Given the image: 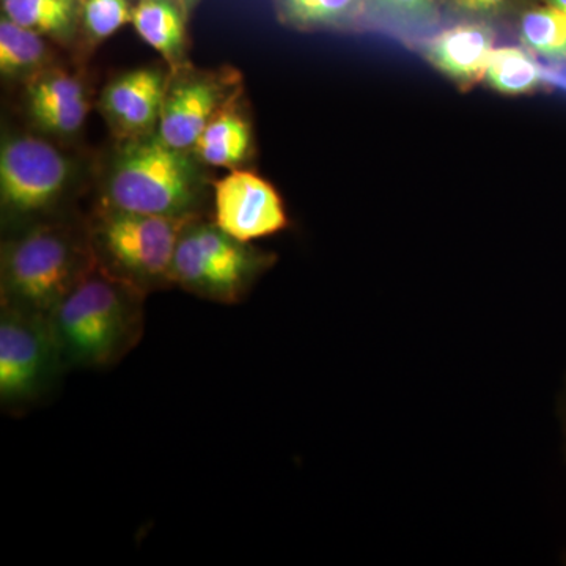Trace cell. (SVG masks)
I'll return each mask as SVG.
<instances>
[{
  "label": "cell",
  "mask_w": 566,
  "mask_h": 566,
  "mask_svg": "<svg viewBox=\"0 0 566 566\" xmlns=\"http://www.w3.org/2000/svg\"><path fill=\"white\" fill-rule=\"evenodd\" d=\"M145 293L95 262L50 316L66 368H109L139 344Z\"/></svg>",
  "instance_id": "obj_1"
},
{
  "label": "cell",
  "mask_w": 566,
  "mask_h": 566,
  "mask_svg": "<svg viewBox=\"0 0 566 566\" xmlns=\"http://www.w3.org/2000/svg\"><path fill=\"white\" fill-rule=\"evenodd\" d=\"M197 156L170 147L158 133L128 137L115 153L107 200L117 210L158 216H193L203 182Z\"/></svg>",
  "instance_id": "obj_2"
},
{
  "label": "cell",
  "mask_w": 566,
  "mask_h": 566,
  "mask_svg": "<svg viewBox=\"0 0 566 566\" xmlns=\"http://www.w3.org/2000/svg\"><path fill=\"white\" fill-rule=\"evenodd\" d=\"M95 262L66 230L33 227L3 245L2 305L50 318Z\"/></svg>",
  "instance_id": "obj_3"
},
{
  "label": "cell",
  "mask_w": 566,
  "mask_h": 566,
  "mask_svg": "<svg viewBox=\"0 0 566 566\" xmlns=\"http://www.w3.org/2000/svg\"><path fill=\"white\" fill-rule=\"evenodd\" d=\"M193 216L144 214L107 208L92 229V251L104 270L142 293L172 283V264L182 232Z\"/></svg>",
  "instance_id": "obj_4"
},
{
  "label": "cell",
  "mask_w": 566,
  "mask_h": 566,
  "mask_svg": "<svg viewBox=\"0 0 566 566\" xmlns=\"http://www.w3.org/2000/svg\"><path fill=\"white\" fill-rule=\"evenodd\" d=\"M274 260L273 253L234 240L214 222H192L178 241L172 283L203 300L237 304Z\"/></svg>",
  "instance_id": "obj_5"
},
{
  "label": "cell",
  "mask_w": 566,
  "mask_h": 566,
  "mask_svg": "<svg viewBox=\"0 0 566 566\" xmlns=\"http://www.w3.org/2000/svg\"><path fill=\"white\" fill-rule=\"evenodd\" d=\"M50 318L2 305L0 401L6 409L36 403L65 370Z\"/></svg>",
  "instance_id": "obj_6"
},
{
  "label": "cell",
  "mask_w": 566,
  "mask_h": 566,
  "mask_svg": "<svg viewBox=\"0 0 566 566\" xmlns=\"http://www.w3.org/2000/svg\"><path fill=\"white\" fill-rule=\"evenodd\" d=\"M71 164L62 151L32 136L3 142L0 150V197L7 211L36 214L65 192Z\"/></svg>",
  "instance_id": "obj_7"
},
{
  "label": "cell",
  "mask_w": 566,
  "mask_h": 566,
  "mask_svg": "<svg viewBox=\"0 0 566 566\" xmlns=\"http://www.w3.org/2000/svg\"><path fill=\"white\" fill-rule=\"evenodd\" d=\"M214 223L234 240L252 243L289 227L281 193L249 170H233L214 185Z\"/></svg>",
  "instance_id": "obj_8"
},
{
  "label": "cell",
  "mask_w": 566,
  "mask_h": 566,
  "mask_svg": "<svg viewBox=\"0 0 566 566\" xmlns=\"http://www.w3.org/2000/svg\"><path fill=\"white\" fill-rule=\"evenodd\" d=\"M494 50L495 32L490 22L468 20L434 33L423 44L422 55L446 80L468 92L485 80Z\"/></svg>",
  "instance_id": "obj_9"
},
{
  "label": "cell",
  "mask_w": 566,
  "mask_h": 566,
  "mask_svg": "<svg viewBox=\"0 0 566 566\" xmlns=\"http://www.w3.org/2000/svg\"><path fill=\"white\" fill-rule=\"evenodd\" d=\"M221 82L208 76L185 77L166 88L159 118V137L170 147L192 150L208 123L221 112Z\"/></svg>",
  "instance_id": "obj_10"
},
{
  "label": "cell",
  "mask_w": 566,
  "mask_h": 566,
  "mask_svg": "<svg viewBox=\"0 0 566 566\" xmlns=\"http://www.w3.org/2000/svg\"><path fill=\"white\" fill-rule=\"evenodd\" d=\"M166 88L161 70L137 69L123 73L103 91L104 115L126 139L151 134L161 118Z\"/></svg>",
  "instance_id": "obj_11"
},
{
  "label": "cell",
  "mask_w": 566,
  "mask_h": 566,
  "mask_svg": "<svg viewBox=\"0 0 566 566\" xmlns=\"http://www.w3.org/2000/svg\"><path fill=\"white\" fill-rule=\"evenodd\" d=\"M132 22L140 39L167 62L178 63L185 57V17L177 0H139Z\"/></svg>",
  "instance_id": "obj_12"
},
{
  "label": "cell",
  "mask_w": 566,
  "mask_h": 566,
  "mask_svg": "<svg viewBox=\"0 0 566 566\" xmlns=\"http://www.w3.org/2000/svg\"><path fill=\"white\" fill-rule=\"evenodd\" d=\"M252 148V129L238 112L222 109L216 115L193 145V155L199 161L212 167L240 166Z\"/></svg>",
  "instance_id": "obj_13"
},
{
  "label": "cell",
  "mask_w": 566,
  "mask_h": 566,
  "mask_svg": "<svg viewBox=\"0 0 566 566\" xmlns=\"http://www.w3.org/2000/svg\"><path fill=\"white\" fill-rule=\"evenodd\" d=\"M483 81L491 91L509 96L532 95L545 87L542 66L523 46L495 48Z\"/></svg>",
  "instance_id": "obj_14"
},
{
  "label": "cell",
  "mask_w": 566,
  "mask_h": 566,
  "mask_svg": "<svg viewBox=\"0 0 566 566\" xmlns=\"http://www.w3.org/2000/svg\"><path fill=\"white\" fill-rule=\"evenodd\" d=\"M282 22L292 28L348 29L368 11V0H275Z\"/></svg>",
  "instance_id": "obj_15"
},
{
  "label": "cell",
  "mask_w": 566,
  "mask_h": 566,
  "mask_svg": "<svg viewBox=\"0 0 566 566\" xmlns=\"http://www.w3.org/2000/svg\"><path fill=\"white\" fill-rule=\"evenodd\" d=\"M3 17L43 36L65 39L76 29L77 0H2Z\"/></svg>",
  "instance_id": "obj_16"
},
{
  "label": "cell",
  "mask_w": 566,
  "mask_h": 566,
  "mask_svg": "<svg viewBox=\"0 0 566 566\" xmlns=\"http://www.w3.org/2000/svg\"><path fill=\"white\" fill-rule=\"evenodd\" d=\"M517 39L521 46L551 62L566 61V13L556 7H531L520 14Z\"/></svg>",
  "instance_id": "obj_17"
},
{
  "label": "cell",
  "mask_w": 566,
  "mask_h": 566,
  "mask_svg": "<svg viewBox=\"0 0 566 566\" xmlns=\"http://www.w3.org/2000/svg\"><path fill=\"white\" fill-rule=\"evenodd\" d=\"M48 59L43 35L3 17L0 21V71L3 76L32 73Z\"/></svg>",
  "instance_id": "obj_18"
},
{
  "label": "cell",
  "mask_w": 566,
  "mask_h": 566,
  "mask_svg": "<svg viewBox=\"0 0 566 566\" xmlns=\"http://www.w3.org/2000/svg\"><path fill=\"white\" fill-rule=\"evenodd\" d=\"M444 0H368V11L398 31L411 32L433 22Z\"/></svg>",
  "instance_id": "obj_19"
},
{
  "label": "cell",
  "mask_w": 566,
  "mask_h": 566,
  "mask_svg": "<svg viewBox=\"0 0 566 566\" xmlns=\"http://www.w3.org/2000/svg\"><path fill=\"white\" fill-rule=\"evenodd\" d=\"M81 17L88 39L102 41L133 21V9L128 0H84Z\"/></svg>",
  "instance_id": "obj_20"
},
{
  "label": "cell",
  "mask_w": 566,
  "mask_h": 566,
  "mask_svg": "<svg viewBox=\"0 0 566 566\" xmlns=\"http://www.w3.org/2000/svg\"><path fill=\"white\" fill-rule=\"evenodd\" d=\"M29 106L77 102L87 98L84 84L63 71H46L33 77L28 88Z\"/></svg>",
  "instance_id": "obj_21"
},
{
  "label": "cell",
  "mask_w": 566,
  "mask_h": 566,
  "mask_svg": "<svg viewBox=\"0 0 566 566\" xmlns=\"http://www.w3.org/2000/svg\"><path fill=\"white\" fill-rule=\"evenodd\" d=\"M88 111H91V103L87 98L31 107L33 120L39 123L40 128L55 134L80 132L82 125L87 120Z\"/></svg>",
  "instance_id": "obj_22"
},
{
  "label": "cell",
  "mask_w": 566,
  "mask_h": 566,
  "mask_svg": "<svg viewBox=\"0 0 566 566\" xmlns=\"http://www.w3.org/2000/svg\"><path fill=\"white\" fill-rule=\"evenodd\" d=\"M468 20L493 21L515 14L536 6V0H444Z\"/></svg>",
  "instance_id": "obj_23"
},
{
  "label": "cell",
  "mask_w": 566,
  "mask_h": 566,
  "mask_svg": "<svg viewBox=\"0 0 566 566\" xmlns=\"http://www.w3.org/2000/svg\"><path fill=\"white\" fill-rule=\"evenodd\" d=\"M542 2L551 7H556V9L566 13V0H542Z\"/></svg>",
  "instance_id": "obj_24"
},
{
  "label": "cell",
  "mask_w": 566,
  "mask_h": 566,
  "mask_svg": "<svg viewBox=\"0 0 566 566\" xmlns=\"http://www.w3.org/2000/svg\"><path fill=\"white\" fill-rule=\"evenodd\" d=\"M177 2L180 3L182 9H191L199 0H177Z\"/></svg>",
  "instance_id": "obj_25"
},
{
  "label": "cell",
  "mask_w": 566,
  "mask_h": 566,
  "mask_svg": "<svg viewBox=\"0 0 566 566\" xmlns=\"http://www.w3.org/2000/svg\"><path fill=\"white\" fill-rule=\"evenodd\" d=\"M562 409H564V424H565V434H566V389L564 395V406H562Z\"/></svg>",
  "instance_id": "obj_26"
}]
</instances>
